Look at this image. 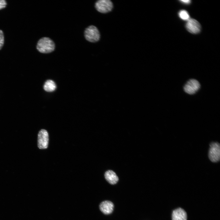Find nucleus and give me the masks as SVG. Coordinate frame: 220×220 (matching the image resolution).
<instances>
[{"mask_svg": "<svg viewBox=\"0 0 220 220\" xmlns=\"http://www.w3.org/2000/svg\"><path fill=\"white\" fill-rule=\"evenodd\" d=\"M199 82L194 79L189 80L184 86V91L187 94L192 95L195 94L200 89Z\"/></svg>", "mask_w": 220, "mask_h": 220, "instance_id": "obj_5", "label": "nucleus"}, {"mask_svg": "<svg viewBox=\"0 0 220 220\" xmlns=\"http://www.w3.org/2000/svg\"><path fill=\"white\" fill-rule=\"evenodd\" d=\"M7 5L6 1L4 0H0V9L5 8Z\"/></svg>", "mask_w": 220, "mask_h": 220, "instance_id": "obj_14", "label": "nucleus"}, {"mask_svg": "<svg viewBox=\"0 0 220 220\" xmlns=\"http://www.w3.org/2000/svg\"><path fill=\"white\" fill-rule=\"evenodd\" d=\"M105 177L107 181L110 184L114 185L117 183L119 178L113 171L108 170L105 174Z\"/></svg>", "mask_w": 220, "mask_h": 220, "instance_id": "obj_10", "label": "nucleus"}, {"mask_svg": "<svg viewBox=\"0 0 220 220\" xmlns=\"http://www.w3.org/2000/svg\"><path fill=\"white\" fill-rule=\"evenodd\" d=\"M84 36L89 42H95L100 39V34L97 28L93 25L87 27L84 31Z\"/></svg>", "mask_w": 220, "mask_h": 220, "instance_id": "obj_2", "label": "nucleus"}, {"mask_svg": "<svg viewBox=\"0 0 220 220\" xmlns=\"http://www.w3.org/2000/svg\"><path fill=\"white\" fill-rule=\"evenodd\" d=\"M95 6L98 12L106 13L112 10L113 5L110 0H99L95 2Z\"/></svg>", "mask_w": 220, "mask_h": 220, "instance_id": "obj_4", "label": "nucleus"}, {"mask_svg": "<svg viewBox=\"0 0 220 220\" xmlns=\"http://www.w3.org/2000/svg\"><path fill=\"white\" fill-rule=\"evenodd\" d=\"M187 30L190 33L196 34L199 33L201 30V26L199 22L193 19H189L186 24Z\"/></svg>", "mask_w": 220, "mask_h": 220, "instance_id": "obj_7", "label": "nucleus"}, {"mask_svg": "<svg viewBox=\"0 0 220 220\" xmlns=\"http://www.w3.org/2000/svg\"><path fill=\"white\" fill-rule=\"evenodd\" d=\"M36 48L40 52L48 53L53 51L55 48V45L53 41L50 38L44 37L38 41Z\"/></svg>", "mask_w": 220, "mask_h": 220, "instance_id": "obj_1", "label": "nucleus"}, {"mask_svg": "<svg viewBox=\"0 0 220 220\" xmlns=\"http://www.w3.org/2000/svg\"><path fill=\"white\" fill-rule=\"evenodd\" d=\"M4 43V35L2 31L0 30V50L2 47Z\"/></svg>", "mask_w": 220, "mask_h": 220, "instance_id": "obj_13", "label": "nucleus"}, {"mask_svg": "<svg viewBox=\"0 0 220 220\" xmlns=\"http://www.w3.org/2000/svg\"><path fill=\"white\" fill-rule=\"evenodd\" d=\"M172 218V220H187V214L183 209L178 208L173 211Z\"/></svg>", "mask_w": 220, "mask_h": 220, "instance_id": "obj_9", "label": "nucleus"}, {"mask_svg": "<svg viewBox=\"0 0 220 220\" xmlns=\"http://www.w3.org/2000/svg\"><path fill=\"white\" fill-rule=\"evenodd\" d=\"M56 85L53 80H49L45 82L43 88L46 91L51 92L54 91L56 88Z\"/></svg>", "mask_w": 220, "mask_h": 220, "instance_id": "obj_11", "label": "nucleus"}, {"mask_svg": "<svg viewBox=\"0 0 220 220\" xmlns=\"http://www.w3.org/2000/svg\"><path fill=\"white\" fill-rule=\"evenodd\" d=\"M208 152V157L212 162L216 163L220 159V146L218 142H211L210 144Z\"/></svg>", "mask_w": 220, "mask_h": 220, "instance_id": "obj_3", "label": "nucleus"}, {"mask_svg": "<svg viewBox=\"0 0 220 220\" xmlns=\"http://www.w3.org/2000/svg\"><path fill=\"white\" fill-rule=\"evenodd\" d=\"M180 1L185 4H189L190 3L191 1L189 0H180Z\"/></svg>", "mask_w": 220, "mask_h": 220, "instance_id": "obj_15", "label": "nucleus"}, {"mask_svg": "<svg viewBox=\"0 0 220 220\" xmlns=\"http://www.w3.org/2000/svg\"><path fill=\"white\" fill-rule=\"evenodd\" d=\"M38 146L40 149L46 148L49 142V135L47 131L45 129H42L38 135Z\"/></svg>", "mask_w": 220, "mask_h": 220, "instance_id": "obj_6", "label": "nucleus"}, {"mask_svg": "<svg viewBox=\"0 0 220 220\" xmlns=\"http://www.w3.org/2000/svg\"><path fill=\"white\" fill-rule=\"evenodd\" d=\"M100 210L105 215L111 213L113 210L114 204L110 201L105 200L102 202L99 205Z\"/></svg>", "mask_w": 220, "mask_h": 220, "instance_id": "obj_8", "label": "nucleus"}, {"mask_svg": "<svg viewBox=\"0 0 220 220\" xmlns=\"http://www.w3.org/2000/svg\"><path fill=\"white\" fill-rule=\"evenodd\" d=\"M180 17L184 20H188L189 19V16L188 13L185 10H181L179 13Z\"/></svg>", "mask_w": 220, "mask_h": 220, "instance_id": "obj_12", "label": "nucleus"}]
</instances>
